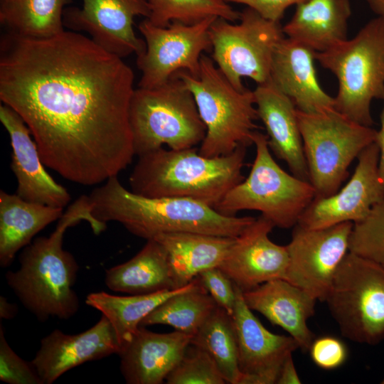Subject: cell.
I'll list each match as a JSON object with an SVG mask.
<instances>
[{
    "mask_svg": "<svg viewBox=\"0 0 384 384\" xmlns=\"http://www.w3.org/2000/svg\"><path fill=\"white\" fill-rule=\"evenodd\" d=\"M134 79L122 58L78 32L1 38V102L23 119L44 165L80 185L132 163Z\"/></svg>",
    "mask_w": 384,
    "mask_h": 384,
    "instance_id": "6da1fadb",
    "label": "cell"
},
{
    "mask_svg": "<svg viewBox=\"0 0 384 384\" xmlns=\"http://www.w3.org/2000/svg\"><path fill=\"white\" fill-rule=\"evenodd\" d=\"M81 221L88 223L97 235L106 228L105 223L93 217L86 195L67 208L49 236L36 238L26 246L19 255V268L6 274L8 286L41 321L50 317L68 319L78 311L80 302L73 287L79 267L63 249V240L66 230Z\"/></svg>",
    "mask_w": 384,
    "mask_h": 384,
    "instance_id": "7a4b0ae2",
    "label": "cell"
},
{
    "mask_svg": "<svg viewBox=\"0 0 384 384\" xmlns=\"http://www.w3.org/2000/svg\"><path fill=\"white\" fill-rule=\"evenodd\" d=\"M88 197L96 220L105 224L117 222L132 234L146 240L174 232L236 238L255 219L224 215L193 199L143 196L127 190L117 176L94 188Z\"/></svg>",
    "mask_w": 384,
    "mask_h": 384,
    "instance_id": "3957f363",
    "label": "cell"
},
{
    "mask_svg": "<svg viewBox=\"0 0 384 384\" xmlns=\"http://www.w3.org/2000/svg\"><path fill=\"white\" fill-rule=\"evenodd\" d=\"M245 146L215 157L196 147L174 150L162 147L138 156L130 174L131 191L149 197H174L200 201L213 208L244 180Z\"/></svg>",
    "mask_w": 384,
    "mask_h": 384,
    "instance_id": "277c9868",
    "label": "cell"
},
{
    "mask_svg": "<svg viewBox=\"0 0 384 384\" xmlns=\"http://www.w3.org/2000/svg\"><path fill=\"white\" fill-rule=\"evenodd\" d=\"M192 92L206 134L200 154L215 157L253 144L258 119L253 91L236 89L211 57L203 55L198 76L186 71L176 73Z\"/></svg>",
    "mask_w": 384,
    "mask_h": 384,
    "instance_id": "5b68a950",
    "label": "cell"
},
{
    "mask_svg": "<svg viewBox=\"0 0 384 384\" xmlns=\"http://www.w3.org/2000/svg\"><path fill=\"white\" fill-rule=\"evenodd\" d=\"M315 58L337 78L335 110L372 127L371 103L384 97V17L376 16L353 38L316 53Z\"/></svg>",
    "mask_w": 384,
    "mask_h": 384,
    "instance_id": "8992f818",
    "label": "cell"
},
{
    "mask_svg": "<svg viewBox=\"0 0 384 384\" xmlns=\"http://www.w3.org/2000/svg\"><path fill=\"white\" fill-rule=\"evenodd\" d=\"M129 122L137 156L164 146L174 150L193 148L206 134L194 97L176 74L159 86L134 90Z\"/></svg>",
    "mask_w": 384,
    "mask_h": 384,
    "instance_id": "52a82bcc",
    "label": "cell"
},
{
    "mask_svg": "<svg viewBox=\"0 0 384 384\" xmlns=\"http://www.w3.org/2000/svg\"><path fill=\"white\" fill-rule=\"evenodd\" d=\"M255 157L248 176L235 186L215 206L220 213L235 216L241 210H257L274 227H294L316 196L309 181L285 171L272 157L267 136H252Z\"/></svg>",
    "mask_w": 384,
    "mask_h": 384,
    "instance_id": "ba28073f",
    "label": "cell"
},
{
    "mask_svg": "<svg viewBox=\"0 0 384 384\" xmlns=\"http://www.w3.org/2000/svg\"><path fill=\"white\" fill-rule=\"evenodd\" d=\"M297 117L315 197L331 196L347 178L353 160L376 142L377 130L335 108L311 114L297 109Z\"/></svg>",
    "mask_w": 384,
    "mask_h": 384,
    "instance_id": "9c48e42d",
    "label": "cell"
},
{
    "mask_svg": "<svg viewBox=\"0 0 384 384\" xmlns=\"http://www.w3.org/2000/svg\"><path fill=\"white\" fill-rule=\"evenodd\" d=\"M342 335L375 345L384 338V266L348 252L325 299Z\"/></svg>",
    "mask_w": 384,
    "mask_h": 384,
    "instance_id": "30bf717a",
    "label": "cell"
},
{
    "mask_svg": "<svg viewBox=\"0 0 384 384\" xmlns=\"http://www.w3.org/2000/svg\"><path fill=\"white\" fill-rule=\"evenodd\" d=\"M238 21L233 23L216 18L209 33L211 58L229 82L243 90V78L257 85L270 79L274 50L285 36L280 22L268 20L250 7L240 12Z\"/></svg>",
    "mask_w": 384,
    "mask_h": 384,
    "instance_id": "8fae6325",
    "label": "cell"
},
{
    "mask_svg": "<svg viewBox=\"0 0 384 384\" xmlns=\"http://www.w3.org/2000/svg\"><path fill=\"white\" fill-rule=\"evenodd\" d=\"M215 17L194 24L172 22L157 26L146 18L138 26L146 43L145 50L137 55L142 72L138 87L152 88L168 81L179 71L198 76L201 58L211 50L209 30Z\"/></svg>",
    "mask_w": 384,
    "mask_h": 384,
    "instance_id": "7c38bea8",
    "label": "cell"
},
{
    "mask_svg": "<svg viewBox=\"0 0 384 384\" xmlns=\"http://www.w3.org/2000/svg\"><path fill=\"white\" fill-rule=\"evenodd\" d=\"M353 223L309 229L297 224L287 248L284 279L320 302H325L336 271L349 252Z\"/></svg>",
    "mask_w": 384,
    "mask_h": 384,
    "instance_id": "4fadbf2b",
    "label": "cell"
},
{
    "mask_svg": "<svg viewBox=\"0 0 384 384\" xmlns=\"http://www.w3.org/2000/svg\"><path fill=\"white\" fill-rule=\"evenodd\" d=\"M357 159L354 172L345 186L331 196L315 197L297 224L306 228L320 229L344 222L356 223L363 220L373 207L384 199L377 142L368 146Z\"/></svg>",
    "mask_w": 384,
    "mask_h": 384,
    "instance_id": "5bb4252c",
    "label": "cell"
},
{
    "mask_svg": "<svg viewBox=\"0 0 384 384\" xmlns=\"http://www.w3.org/2000/svg\"><path fill=\"white\" fill-rule=\"evenodd\" d=\"M81 1V7L65 8L64 26L87 33L95 43L122 58L145 50L146 43L136 35L133 26L136 17H149L146 0Z\"/></svg>",
    "mask_w": 384,
    "mask_h": 384,
    "instance_id": "9a60e30c",
    "label": "cell"
},
{
    "mask_svg": "<svg viewBox=\"0 0 384 384\" xmlns=\"http://www.w3.org/2000/svg\"><path fill=\"white\" fill-rule=\"evenodd\" d=\"M236 302L232 315L238 342L240 384H274L288 356L299 348L291 336L268 331L245 304L235 285Z\"/></svg>",
    "mask_w": 384,
    "mask_h": 384,
    "instance_id": "2e32d148",
    "label": "cell"
},
{
    "mask_svg": "<svg viewBox=\"0 0 384 384\" xmlns=\"http://www.w3.org/2000/svg\"><path fill=\"white\" fill-rule=\"evenodd\" d=\"M274 224L260 215L235 238L218 267L242 291L275 279H284L289 256L287 245L269 237Z\"/></svg>",
    "mask_w": 384,
    "mask_h": 384,
    "instance_id": "e0dca14e",
    "label": "cell"
},
{
    "mask_svg": "<svg viewBox=\"0 0 384 384\" xmlns=\"http://www.w3.org/2000/svg\"><path fill=\"white\" fill-rule=\"evenodd\" d=\"M120 346L109 320L103 315L91 328L77 334L55 329L41 341L31 361L43 384H51L84 363L118 354Z\"/></svg>",
    "mask_w": 384,
    "mask_h": 384,
    "instance_id": "ac0fdd59",
    "label": "cell"
},
{
    "mask_svg": "<svg viewBox=\"0 0 384 384\" xmlns=\"http://www.w3.org/2000/svg\"><path fill=\"white\" fill-rule=\"evenodd\" d=\"M0 120L10 137L11 168L17 180L16 193L30 202L66 207L71 200L70 195L46 171L37 145L23 119L12 108L2 104Z\"/></svg>",
    "mask_w": 384,
    "mask_h": 384,
    "instance_id": "d6986e66",
    "label": "cell"
},
{
    "mask_svg": "<svg viewBox=\"0 0 384 384\" xmlns=\"http://www.w3.org/2000/svg\"><path fill=\"white\" fill-rule=\"evenodd\" d=\"M316 53L287 37L277 44L272 58L270 80L305 113H319L334 108V99L317 79Z\"/></svg>",
    "mask_w": 384,
    "mask_h": 384,
    "instance_id": "ffe728a7",
    "label": "cell"
},
{
    "mask_svg": "<svg viewBox=\"0 0 384 384\" xmlns=\"http://www.w3.org/2000/svg\"><path fill=\"white\" fill-rule=\"evenodd\" d=\"M192 336L178 331L155 333L140 326L118 355L128 384H161L183 356Z\"/></svg>",
    "mask_w": 384,
    "mask_h": 384,
    "instance_id": "44dd1931",
    "label": "cell"
},
{
    "mask_svg": "<svg viewBox=\"0 0 384 384\" xmlns=\"http://www.w3.org/2000/svg\"><path fill=\"white\" fill-rule=\"evenodd\" d=\"M258 119L267 132L270 149L295 176L309 181L297 108L270 79L253 90Z\"/></svg>",
    "mask_w": 384,
    "mask_h": 384,
    "instance_id": "7402d4cb",
    "label": "cell"
},
{
    "mask_svg": "<svg viewBox=\"0 0 384 384\" xmlns=\"http://www.w3.org/2000/svg\"><path fill=\"white\" fill-rule=\"evenodd\" d=\"M247 306L285 330L308 351L315 338L307 321L315 312L316 299L283 279H275L242 291Z\"/></svg>",
    "mask_w": 384,
    "mask_h": 384,
    "instance_id": "603a6c76",
    "label": "cell"
},
{
    "mask_svg": "<svg viewBox=\"0 0 384 384\" xmlns=\"http://www.w3.org/2000/svg\"><path fill=\"white\" fill-rule=\"evenodd\" d=\"M350 0H306L282 26L284 36L314 50L326 51L348 39Z\"/></svg>",
    "mask_w": 384,
    "mask_h": 384,
    "instance_id": "cb8c5ba5",
    "label": "cell"
},
{
    "mask_svg": "<svg viewBox=\"0 0 384 384\" xmlns=\"http://www.w3.org/2000/svg\"><path fill=\"white\" fill-rule=\"evenodd\" d=\"M235 238L194 232L159 234L154 239L166 251L176 288L191 283L198 274L218 267Z\"/></svg>",
    "mask_w": 384,
    "mask_h": 384,
    "instance_id": "d4e9b609",
    "label": "cell"
},
{
    "mask_svg": "<svg viewBox=\"0 0 384 384\" xmlns=\"http://www.w3.org/2000/svg\"><path fill=\"white\" fill-rule=\"evenodd\" d=\"M63 209L30 202L0 191V265H11L16 253L51 223L59 220Z\"/></svg>",
    "mask_w": 384,
    "mask_h": 384,
    "instance_id": "484cf974",
    "label": "cell"
},
{
    "mask_svg": "<svg viewBox=\"0 0 384 384\" xmlns=\"http://www.w3.org/2000/svg\"><path fill=\"white\" fill-rule=\"evenodd\" d=\"M105 282L112 291L129 294L176 289L166 251L155 240L128 261L105 271Z\"/></svg>",
    "mask_w": 384,
    "mask_h": 384,
    "instance_id": "4316f807",
    "label": "cell"
},
{
    "mask_svg": "<svg viewBox=\"0 0 384 384\" xmlns=\"http://www.w3.org/2000/svg\"><path fill=\"white\" fill-rule=\"evenodd\" d=\"M191 282L176 289L131 296H116L105 292H92L87 296L85 302L100 311L109 320L121 351L130 342L144 317L170 297L188 288Z\"/></svg>",
    "mask_w": 384,
    "mask_h": 384,
    "instance_id": "83f0119b",
    "label": "cell"
},
{
    "mask_svg": "<svg viewBox=\"0 0 384 384\" xmlns=\"http://www.w3.org/2000/svg\"><path fill=\"white\" fill-rule=\"evenodd\" d=\"M71 0H0V23L7 32L46 38L63 31V14Z\"/></svg>",
    "mask_w": 384,
    "mask_h": 384,
    "instance_id": "f1b7e54d",
    "label": "cell"
},
{
    "mask_svg": "<svg viewBox=\"0 0 384 384\" xmlns=\"http://www.w3.org/2000/svg\"><path fill=\"white\" fill-rule=\"evenodd\" d=\"M217 306L196 277L188 288L170 297L144 317L140 326L167 325L193 336Z\"/></svg>",
    "mask_w": 384,
    "mask_h": 384,
    "instance_id": "f546056e",
    "label": "cell"
},
{
    "mask_svg": "<svg viewBox=\"0 0 384 384\" xmlns=\"http://www.w3.org/2000/svg\"><path fill=\"white\" fill-rule=\"evenodd\" d=\"M191 344L205 351L215 361L226 383L240 384L237 336L233 316L217 306L198 331Z\"/></svg>",
    "mask_w": 384,
    "mask_h": 384,
    "instance_id": "4dcf8cb0",
    "label": "cell"
},
{
    "mask_svg": "<svg viewBox=\"0 0 384 384\" xmlns=\"http://www.w3.org/2000/svg\"><path fill=\"white\" fill-rule=\"evenodd\" d=\"M152 24L166 27L172 22L194 24L208 18H221L235 22L240 12L224 0H146Z\"/></svg>",
    "mask_w": 384,
    "mask_h": 384,
    "instance_id": "1f68e13d",
    "label": "cell"
},
{
    "mask_svg": "<svg viewBox=\"0 0 384 384\" xmlns=\"http://www.w3.org/2000/svg\"><path fill=\"white\" fill-rule=\"evenodd\" d=\"M349 251L384 266V199L363 220L353 223Z\"/></svg>",
    "mask_w": 384,
    "mask_h": 384,
    "instance_id": "d6a6232c",
    "label": "cell"
},
{
    "mask_svg": "<svg viewBox=\"0 0 384 384\" xmlns=\"http://www.w3.org/2000/svg\"><path fill=\"white\" fill-rule=\"evenodd\" d=\"M168 384H225L213 358L203 349L190 344L183 356L166 378Z\"/></svg>",
    "mask_w": 384,
    "mask_h": 384,
    "instance_id": "836d02e7",
    "label": "cell"
},
{
    "mask_svg": "<svg viewBox=\"0 0 384 384\" xmlns=\"http://www.w3.org/2000/svg\"><path fill=\"white\" fill-rule=\"evenodd\" d=\"M0 380L9 384H43L34 366L19 357L7 343L0 328Z\"/></svg>",
    "mask_w": 384,
    "mask_h": 384,
    "instance_id": "e575fe53",
    "label": "cell"
},
{
    "mask_svg": "<svg viewBox=\"0 0 384 384\" xmlns=\"http://www.w3.org/2000/svg\"><path fill=\"white\" fill-rule=\"evenodd\" d=\"M217 305L233 315L235 302V284L218 267L206 269L197 276Z\"/></svg>",
    "mask_w": 384,
    "mask_h": 384,
    "instance_id": "d590c367",
    "label": "cell"
},
{
    "mask_svg": "<svg viewBox=\"0 0 384 384\" xmlns=\"http://www.w3.org/2000/svg\"><path fill=\"white\" fill-rule=\"evenodd\" d=\"M308 351L314 363L326 370L339 368L345 363L348 356L345 343L330 335L314 338Z\"/></svg>",
    "mask_w": 384,
    "mask_h": 384,
    "instance_id": "8d00e7d4",
    "label": "cell"
},
{
    "mask_svg": "<svg viewBox=\"0 0 384 384\" xmlns=\"http://www.w3.org/2000/svg\"><path fill=\"white\" fill-rule=\"evenodd\" d=\"M228 3L245 5L257 11L262 17L280 22L286 10L294 5H299L306 0H224Z\"/></svg>",
    "mask_w": 384,
    "mask_h": 384,
    "instance_id": "74e56055",
    "label": "cell"
},
{
    "mask_svg": "<svg viewBox=\"0 0 384 384\" xmlns=\"http://www.w3.org/2000/svg\"><path fill=\"white\" fill-rule=\"evenodd\" d=\"M301 379L299 377L292 355L287 358L284 362L277 380V384H299Z\"/></svg>",
    "mask_w": 384,
    "mask_h": 384,
    "instance_id": "f35d334b",
    "label": "cell"
},
{
    "mask_svg": "<svg viewBox=\"0 0 384 384\" xmlns=\"http://www.w3.org/2000/svg\"><path fill=\"white\" fill-rule=\"evenodd\" d=\"M383 100L384 102V97ZM376 142L380 150L379 174L384 186V104L380 114V128L377 130Z\"/></svg>",
    "mask_w": 384,
    "mask_h": 384,
    "instance_id": "ab89813d",
    "label": "cell"
},
{
    "mask_svg": "<svg viewBox=\"0 0 384 384\" xmlns=\"http://www.w3.org/2000/svg\"><path fill=\"white\" fill-rule=\"evenodd\" d=\"M18 312L17 306L8 302L6 297H0V317L1 319H11Z\"/></svg>",
    "mask_w": 384,
    "mask_h": 384,
    "instance_id": "60d3db41",
    "label": "cell"
},
{
    "mask_svg": "<svg viewBox=\"0 0 384 384\" xmlns=\"http://www.w3.org/2000/svg\"><path fill=\"white\" fill-rule=\"evenodd\" d=\"M366 1L376 16L384 17V0H366Z\"/></svg>",
    "mask_w": 384,
    "mask_h": 384,
    "instance_id": "b9f144b4",
    "label": "cell"
},
{
    "mask_svg": "<svg viewBox=\"0 0 384 384\" xmlns=\"http://www.w3.org/2000/svg\"><path fill=\"white\" fill-rule=\"evenodd\" d=\"M380 383L384 384V378H383V379L382 380V381L380 382Z\"/></svg>",
    "mask_w": 384,
    "mask_h": 384,
    "instance_id": "7bdbcfd3",
    "label": "cell"
}]
</instances>
